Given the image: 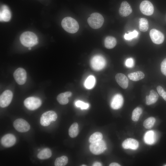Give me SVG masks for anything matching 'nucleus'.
Wrapping results in <instances>:
<instances>
[{
  "instance_id": "nucleus-19",
  "label": "nucleus",
  "mask_w": 166,
  "mask_h": 166,
  "mask_svg": "<svg viewBox=\"0 0 166 166\" xmlns=\"http://www.w3.org/2000/svg\"><path fill=\"white\" fill-rule=\"evenodd\" d=\"M144 141L147 144L151 145L155 143L156 136L154 131L150 130L147 132L144 135Z\"/></svg>"
},
{
  "instance_id": "nucleus-24",
  "label": "nucleus",
  "mask_w": 166,
  "mask_h": 166,
  "mask_svg": "<svg viewBox=\"0 0 166 166\" xmlns=\"http://www.w3.org/2000/svg\"><path fill=\"white\" fill-rule=\"evenodd\" d=\"M52 155L51 150L48 148H45L41 150L38 154V157L41 160L47 159Z\"/></svg>"
},
{
  "instance_id": "nucleus-35",
  "label": "nucleus",
  "mask_w": 166,
  "mask_h": 166,
  "mask_svg": "<svg viewBox=\"0 0 166 166\" xmlns=\"http://www.w3.org/2000/svg\"><path fill=\"white\" fill-rule=\"evenodd\" d=\"M126 66L128 68H132L134 65V61L132 58H130L127 59L125 61Z\"/></svg>"
},
{
  "instance_id": "nucleus-31",
  "label": "nucleus",
  "mask_w": 166,
  "mask_h": 166,
  "mask_svg": "<svg viewBox=\"0 0 166 166\" xmlns=\"http://www.w3.org/2000/svg\"><path fill=\"white\" fill-rule=\"evenodd\" d=\"M103 138L102 134L100 132H96L92 134L89 139L90 143L102 140Z\"/></svg>"
},
{
  "instance_id": "nucleus-1",
  "label": "nucleus",
  "mask_w": 166,
  "mask_h": 166,
  "mask_svg": "<svg viewBox=\"0 0 166 166\" xmlns=\"http://www.w3.org/2000/svg\"><path fill=\"white\" fill-rule=\"evenodd\" d=\"M20 39L21 44L26 47H31L38 43L37 36L34 33L30 31L23 33L21 35Z\"/></svg>"
},
{
  "instance_id": "nucleus-12",
  "label": "nucleus",
  "mask_w": 166,
  "mask_h": 166,
  "mask_svg": "<svg viewBox=\"0 0 166 166\" xmlns=\"http://www.w3.org/2000/svg\"><path fill=\"white\" fill-rule=\"evenodd\" d=\"M152 42L155 44H160L164 40V36L160 31L156 29H152L149 33Z\"/></svg>"
},
{
  "instance_id": "nucleus-22",
  "label": "nucleus",
  "mask_w": 166,
  "mask_h": 166,
  "mask_svg": "<svg viewBox=\"0 0 166 166\" xmlns=\"http://www.w3.org/2000/svg\"><path fill=\"white\" fill-rule=\"evenodd\" d=\"M104 42L105 47L108 49L113 48L117 44V40L115 38L110 36L106 37Z\"/></svg>"
},
{
  "instance_id": "nucleus-33",
  "label": "nucleus",
  "mask_w": 166,
  "mask_h": 166,
  "mask_svg": "<svg viewBox=\"0 0 166 166\" xmlns=\"http://www.w3.org/2000/svg\"><path fill=\"white\" fill-rule=\"evenodd\" d=\"M76 106L80 108L81 109H86L89 107V104L81 101H77L75 102Z\"/></svg>"
},
{
  "instance_id": "nucleus-11",
  "label": "nucleus",
  "mask_w": 166,
  "mask_h": 166,
  "mask_svg": "<svg viewBox=\"0 0 166 166\" xmlns=\"http://www.w3.org/2000/svg\"><path fill=\"white\" fill-rule=\"evenodd\" d=\"M140 8L142 14L147 16L152 15L154 10L153 5L148 0H144L141 2L140 4Z\"/></svg>"
},
{
  "instance_id": "nucleus-15",
  "label": "nucleus",
  "mask_w": 166,
  "mask_h": 166,
  "mask_svg": "<svg viewBox=\"0 0 166 166\" xmlns=\"http://www.w3.org/2000/svg\"><path fill=\"white\" fill-rule=\"evenodd\" d=\"M124 102L122 96L120 94H117L114 96L111 100L110 105L114 109H117L121 108Z\"/></svg>"
},
{
  "instance_id": "nucleus-17",
  "label": "nucleus",
  "mask_w": 166,
  "mask_h": 166,
  "mask_svg": "<svg viewBox=\"0 0 166 166\" xmlns=\"http://www.w3.org/2000/svg\"><path fill=\"white\" fill-rule=\"evenodd\" d=\"M115 79L118 84L123 89H126L128 86V80L124 74L118 73L115 76Z\"/></svg>"
},
{
  "instance_id": "nucleus-18",
  "label": "nucleus",
  "mask_w": 166,
  "mask_h": 166,
  "mask_svg": "<svg viewBox=\"0 0 166 166\" xmlns=\"http://www.w3.org/2000/svg\"><path fill=\"white\" fill-rule=\"evenodd\" d=\"M11 18V12L8 7L6 5L2 6L0 13V21L8 22L10 20Z\"/></svg>"
},
{
  "instance_id": "nucleus-36",
  "label": "nucleus",
  "mask_w": 166,
  "mask_h": 166,
  "mask_svg": "<svg viewBox=\"0 0 166 166\" xmlns=\"http://www.w3.org/2000/svg\"><path fill=\"white\" fill-rule=\"evenodd\" d=\"M157 90L159 95L162 96L163 94L165 91L163 88L161 86L159 85L157 87Z\"/></svg>"
},
{
  "instance_id": "nucleus-13",
  "label": "nucleus",
  "mask_w": 166,
  "mask_h": 166,
  "mask_svg": "<svg viewBox=\"0 0 166 166\" xmlns=\"http://www.w3.org/2000/svg\"><path fill=\"white\" fill-rule=\"evenodd\" d=\"M16 138L11 134H7L4 136L1 140L2 144L5 147H10L13 146L16 143Z\"/></svg>"
},
{
  "instance_id": "nucleus-41",
  "label": "nucleus",
  "mask_w": 166,
  "mask_h": 166,
  "mask_svg": "<svg viewBox=\"0 0 166 166\" xmlns=\"http://www.w3.org/2000/svg\"><path fill=\"white\" fill-rule=\"evenodd\" d=\"M81 166H86V165H84V164H83V165H82Z\"/></svg>"
},
{
  "instance_id": "nucleus-6",
  "label": "nucleus",
  "mask_w": 166,
  "mask_h": 166,
  "mask_svg": "<svg viewBox=\"0 0 166 166\" xmlns=\"http://www.w3.org/2000/svg\"><path fill=\"white\" fill-rule=\"evenodd\" d=\"M42 101L38 98L31 97L25 99L24 104L25 106L28 109L34 110L39 108L41 105Z\"/></svg>"
},
{
  "instance_id": "nucleus-10",
  "label": "nucleus",
  "mask_w": 166,
  "mask_h": 166,
  "mask_svg": "<svg viewBox=\"0 0 166 166\" xmlns=\"http://www.w3.org/2000/svg\"><path fill=\"white\" fill-rule=\"evenodd\" d=\"M14 78L17 83L20 85L24 84L26 79V70L21 68L16 69L13 74Z\"/></svg>"
},
{
  "instance_id": "nucleus-9",
  "label": "nucleus",
  "mask_w": 166,
  "mask_h": 166,
  "mask_svg": "<svg viewBox=\"0 0 166 166\" xmlns=\"http://www.w3.org/2000/svg\"><path fill=\"white\" fill-rule=\"evenodd\" d=\"M13 97L12 92L9 90L4 91L0 96V106L2 108L8 106L11 103Z\"/></svg>"
},
{
  "instance_id": "nucleus-27",
  "label": "nucleus",
  "mask_w": 166,
  "mask_h": 166,
  "mask_svg": "<svg viewBox=\"0 0 166 166\" xmlns=\"http://www.w3.org/2000/svg\"><path fill=\"white\" fill-rule=\"evenodd\" d=\"M148 23L147 20L145 18H141L139 22V29L141 31L145 32L148 28Z\"/></svg>"
},
{
  "instance_id": "nucleus-30",
  "label": "nucleus",
  "mask_w": 166,
  "mask_h": 166,
  "mask_svg": "<svg viewBox=\"0 0 166 166\" xmlns=\"http://www.w3.org/2000/svg\"><path fill=\"white\" fill-rule=\"evenodd\" d=\"M142 112V109L140 107L136 108L133 111L132 114V119L134 121H137Z\"/></svg>"
},
{
  "instance_id": "nucleus-23",
  "label": "nucleus",
  "mask_w": 166,
  "mask_h": 166,
  "mask_svg": "<svg viewBox=\"0 0 166 166\" xmlns=\"http://www.w3.org/2000/svg\"><path fill=\"white\" fill-rule=\"evenodd\" d=\"M129 79L134 81H139L143 79L144 77V73L141 71L129 73L128 74Z\"/></svg>"
},
{
  "instance_id": "nucleus-20",
  "label": "nucleus",
  "mask_w": 166,
  "mask_h": 166,
  "mask_svg": "<svg viewBox=\"0 0 166 166\" xmlns=\"http://www.w3.org/2000/svg\"><path fill=\"white\" fill-rule=\"evenodd\" d=\"M158 97V95L155 91L153 90H151L149 95L146 97V104L149 105L155 103L157 101Z\"/></svg>"
},
{
  "instance_id": "nucleus-2",
  "label": "nucleus",
  "mask_w": 166,
  "mask_h": 166,
  "mask_svg": "<svg viewBox=\"0 0 166 166\" xmlns=\"http://www.w3.org/2000/svg\"><path fill=\"white\" fill-rule=\"evenodd\" d=\"M61 25L65 31L71 34L76 33L79 28V25L77 21L69 17L63 18L61 21Z\"/></svg>"
},
{
  "instance_id": "nucleus-21",
  "label": "nucleus",
  "mask_w": 166,
  "mask_h": 166,
  "mask_svg": "<svg viewBox=\"0 0 166 166\" xmlns=\"http://www.w3.org/2000/svg\"><path fill=\"white\" fill-rule=\"evenodd\" d=\"M72 93L70 92H66L59 94L57 97L58 102L61 105H66L69 102L68 97L71 96Z\"/></svg>"
},
{
  "instance_id": "nucleus-4",
  "label": "nucleus",
  "mask_w": 166,
  "mask_h": 166,
  "mask_svg": "<svg viewBox=\"0 0 166 166\" xmlns=\"http://www.w3.org/2000/svg\"><path fill=\"white\" fill-rule=\"evenodd\" d=\"M106 61L105 58L100 55L94 56L90 61L91 68L94 70L99 71L103 69L106 65Z\"/></svg>"
},
{
  "instance_id": "nucleus-40",
  "label": "nucleus",
  "mask_w": 166,
  "mask_h": 166,
  "mask_svg": "<svg viewBox=\"0 0 166 166\" xmlns=\"http://www.w3.org/2000/svg\"><path fill=\"white\" fill-rule=\"evenodd\" d=\"M31 47H29L28 48V49L29 50H31Z\"/></svg>"
},
{
  "instance_id": "nucleus-37",
  "label": "nucleus",
  "mask_w": 166,
  "mask_h": 166,
  "mask_svg": "<svg viewBox=\"0 0 166 166\" xmlns=\"http://www.w3.org/2000/svg\"><path fill=\"white\" fill-rule=\"evenodd\" d=\"M109 166H121V165L117 163L114 162V163H111L109 164Z\"/></svg>"
},
{
  "instance_id": "nucleus-28",
  "label": "nucleus",
  "mask_w": 166,
  "mask_h": 166,
  "mask_svg": "<svg viewBox=\"0 0 166 166\" xmlns=\"http://www.w3.org/2000/svg\"><path fill=\"white\" fill-rule=\"evenodd\" d=\"M68 162L67 157L65 156H63L57 158L56 159L54 164L56 166H64L67 164Z\"/></svg>"
},
{
  "instance_id": "nucleus-38",
  "label": "nucleus",
  "mask_w": 166,
  "mask_h": 166,
  "mask_svg": "<svg viewBox=\"0 0 166 166\" xmlns=\"http://www.w3.org/2000/svg\"><path fill=\"white\" fill-rule=\"evenodd\" d=\"M93 166H102L101 164L99 162H95L92 165Z\"/></svg>"
},
{
  "instance_id": "nucleus-34",
  "label": "nucleus",
  "mask_w": 166,
  "mask_h": 166,
  "mask_svg": "<svg viewBox=\"0 0 166 166\" xmlns=\"http://www.w3.org/2000/svg\"><path fill=\"white\" fill-rule=\"evenodd\" d=\"M161 71L162 74L166 76V58L161 63Z\"/></svg>"
},
{
  "instance_id": "nucleus-14",
  "label": "nucleus",
  "mask_w": 166,
  "mask_h": 166,
  "mask_svg": "<svg viewBox=\"0 0 166 166\" xmlns=\"http://www.w3.org/2000/svg\"><path fill=\"white\" fill-rule=\"evenodd\" d=\"M132 12V8L129 4L126 1L122 2L119 10V15L124 17L129 15Z\"/></svg>"
},
{
  "instance_id": "nucleus-5",
  "label": "nucleus",
  "mask_w": 166,
  "mask_h": 166,
  "mask_svg": "<svg viewBox=\"0 0 166 166\" xmlns=\"http://www.w3.org/2000/svg\"><path fill=\"white\" fill-rule=\"evenodd\" d=\"M56 113L53 111H49L44 113L40 118L41 124L44 126L49 125L52 121H55L57 118Z\"/></svg>"
},
{
  "instance_id": "nucleus-7",
  "label": "nucleus",
  "mask_w": 166,
  "mask_h": 166,
  "mask_svg": "<svg viewBox=\"0 0 166 166\" xmlns=\"http://www.w3.org/2000/svg\"><path fill=\"white\" fill-rule=\"evenodd\" d=\"M106 148V143L102 140L92 143L89 146L90 151L92 153L95 155L101 154Z\"/></svg>"
},
{
  "instance_id": "nucleus-16",
  "label": "nucleus",
  "mask_w": 166,
  "mask_h": 166,
  "mask_svg": "<svg viewBox=\"0 0 166 166\" xmlns=\"http://www.w3.org/2000/svg\"><path fill=\"white\" fill-rule=\"evenodd\" d=\"M139 146L138 141L132 138H128L125 140L122 143V146L125 149H136Z\"/></svg>"
},
{
  "instance_id": "nucleus-42",
  "label": "nucleus",
  "mask_w": 166,
  "mask_h": 166,
  "mask_svg": "<svg viewBox=\"0 0 166 166\" xmlns=\"http://www.w3.org/2000/svg\"><path fill=\"white\" fill-rule=\"evenodd\" d=\"M164 166H166V164H165V165H164Z\"/></svg>"
},
{
  "instance_id": "nucleus-32",
  "label": "nucleus",
  "mask_w": 166,
  "mask_h": 166,
  "mask_svg": "<svg viewBox=\"0 0 166 166\" xmlns=\"http://www.w3.org/2000/svg\"><path fill=\"white\" fill-rule=\"evenodd\" d=\"M138 35V32L134 30L133 32H130L128 34H125L124 35V38L126 40H130L136 37Z\"/></svg>"
},
{
  "instance_id": "nucleus-39",
  "label": "nucleus",
  "mask_w": 166,
  "mask_h": 166,
  "mask_svg": "<svg viewBox=\"0 0 166 166\" xmlns=\"http://www.w3.org/2000/svg\"><path fill=\"white\" fill-rule=\"evenodd\" d=\"M163 99L166 101V92L164 91L163 94L162 96Z\"/></svg>"
},
{
  "instance_id": "nucleus-26",
  "label": "nucleus",
  "mask_w": 166,
  "mask_h": 166,
  "mask_svg": "<svg viewBox=\"0 0 166 166\" xmlns=\"http://www.w3.org/2000/svg\"><path fill=\"white\" fill-rule=\"evenodd\" d=\"M95 82L96 80L94 77L92 75H90L85 81V86L87 89H91L94 86Z\"/></svg>"
},
{
  "instance_id": "nucleus-25",
  "label": "nucleus",
  "mask_w": 166,
  "mask_h": 166,
  "mask_svg": "<svg viewBox=\"0 0 166 166\" xmlns=\"http://www.w3.org/2000/svg\"><path fill=\"white\" fill-rule=\"evenodd\" d=\"M79 132L78 125L76 122L73 124L69 130V134L72 138L76 137Z\"/></svg>"
},
{
  "instance_id": "nucleus-29",
  "label": "nucleus",
  "mask_w": 166,
  "mask_h": 166,
  "mask_svg": "<svg viewBox=\"0 0 166 166\" xmlns=\"http://www.w3.org/2000/svg\"><path fill=\"white\" fill-rule=\"evenodd\" d=\"M156 121L155 118L149 117L145 120L143 122V126L146 129H150L153 126Z\"/></svg>"
},
{
  "instance_id": "nucleus-8",
  "label": "nucleus",
  "mask_w": 166,
  "mask_h": 166,
  "mask_svg": "<svg viewBox=\"0 0 166 166\" xmlns=\"http://www.w3.org/2000/svg\"><path fill=\"white\" fill-rule=\"evenodd\" d=\"M13 125L18 131L21 132H26L30 128L29 124L26 121L21 118L15 120L14 122Z\"/></svg>"
},
{
  "instance_id": "nucleus-3",
  "label": "nucleus",
  "mask_w": 166,
  "mask_h": 166,
  "mask_svg": "<svg viewBox=\"0 0 166 166\" xmlns=\"http://www.w3.org/2000/svg\"><path fill=\"white\" fill-rule=\"evenodd\" d=\"M104 20L103 16L98 13L92 14L87 19V22L91 27L98 29L103 25Z\"/></svg>"
}]
</instances>
